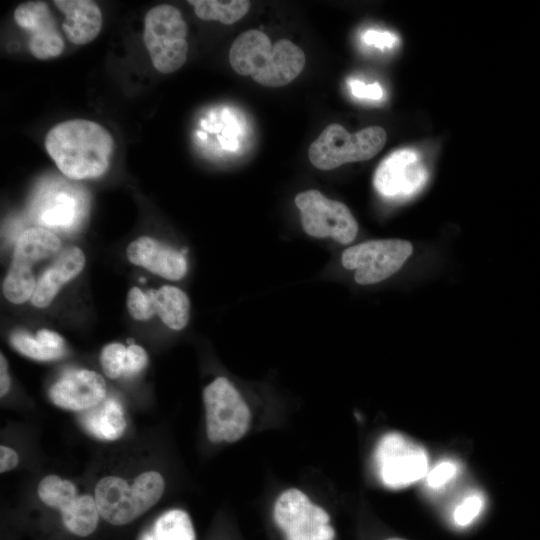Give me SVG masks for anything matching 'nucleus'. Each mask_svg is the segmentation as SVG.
<instances>
[{
    "mask_svg": "<svg viewBox=\"0 0 540 540\" xmlns=\"http://www.w3.org/2000/svg\"><path fill=\"white\" fill-rule=\"evenodd\" d=\"M45 147L65 176L81 180L99 177L107 171L114 140L102 125L73 119L55 125L45 137Z\"/></svg>",
    "mask_w": 540,
    "mask_h": 540,
    "instance_id": "f257e3e1",
    "label": "nucleus"
},
{
    "mask_svg": "<svg viewBox=\"0 0 540 540\" xmlns=\"http://www.w3.org/2000/svg\"><path fill=\"white\" fill-rule=\"evenodd\" d=\"M229 62L240 75L251 76L266 87H280L289 84L302 72L305 54L287 39L272 44L264 32L250 29L232 43Z\"/></svg>",
    "mask_w": 540,
    "mask_h": 540,
    "instance_id": "f03ea898",
    "label": "nucleus"
},
{
    "mask_svg": "<svg viewBox=\"0 0 540 540\" xmlns=\"http://www.w3.org/2000/svg\"><path fill=\"white\" fill-rule=\"evenodd\" d=\"M164 479L156 471L143 472L132 485L117 476L101 478L94 499L101 518L112 525L128 524L148 511L164 492Z\"/></svg>",
    "mask_w": 540,
    "mask_h": 540,
    "instance_id": "7ed1b4c3",
    "label": "nucleus"
},
{
    "mask_svg": "<svg viewBox=\"0 0 540 540\" xmlns=\"http://www.w3.org/2000/svg\"><path fill=\"white\" fill-rule=\"evenodd\" d=\"M385 130L370 126L355 133L342 125L329 124L311 143L309 160L320 170H332L343 164L366 161L377 155L386 143Z\"/></svg>",
    "mask_w": 540,
    "mask_h": 540,
    "instance_id": "20e7f679",
    "label": "nucleus"
},
{
    "mask_svg": "<svg viewBox=\"0 0 540 540\" xmlns=\"http://www.w3.org/2000/svg\"><path fill=\"white\" fill-rule=\"evenodd\" d=\"M187 24L181 12L169 4L151 8L144 21V44L154 68L163 74L180 69L187 59Z\"/></svg>",
    "mask_w": 540,
    "mask_h": 540,
    "instance_id": "39448f33",
    "label": "nucleus"
},
{
    "mask_svg": "<svg viewBox=\"0 0 540 540\" xmlns=\"http://www.w3.org/2000/svg\"><path fill=\"white\" fill-rule=\"evenodd\" d=\"M206 433L212 443L240 440L251 424V411L239 391L225 377H217L203 390Z\"/></svg>",
    "mask_w": 540,
    "mask_h": 540,
    "instance_id": "423d86ee",
    "label": "nucleus"
},
{
    "mask_svg": "<svg viewBox=\"0 0 540 540\" xmlns=\"http://www.w3.org/2000/svg\"><path fill=\"white\" fill-rule=\"evenodd\" d=\"M374 465L384 486L399 489L427 475L428 455L422 446L403 434L388 432L376 444Z\"/></svg>",
    "mask_w": 540,
    "mask_h": 540,
    "instance_id": "0eeeda50",
    "label": "nucleus"
},
{
    "mask_svg": "<svg viewBox=\"0 0 540 540\" xmlns=\"http://www.w3.org/2000/svg\"><path fill=\"white\" fill-rule=\"evenodd\" d=\"M273 520L285 540H334L328 512L298 488L284 490L273 505Z\"/></svg>",
    "mask_w": 540,
    "mask_h": 540,
    "instance_id": "6e6552de",
    "label": "nucleus"
},
{
    "mask_svg": "<svg viewBox=\"0 0 540 540\" xmlns=\"http://www.w3.org/2000/svg\"><path fill=\"white\" fill-rule=\"evenodd\" d=\"M413 252L412 244L402 239H379L345 249L342 265L355 270L354 279L360 285L379 283L401 269Z\"/></svg>",
    "mask_w": 540,
    "mask_h": 540,
    "instance_id": "1a4fd4ad",
    "label": "nucleus"
},
{
    "mask_svg": "<svg viewBox=\"0 0 540 540\" xmlns=\"http://www.w3.org/2000/svg\"><path fill=\"white\" fill-rule=\"evenodd\" d=\"M300 210L303 230L315 238L331 237L341 244L351 243L358 232V224L349 208L342 202L309 189L295 196Z\"/></svg>",
    "mask_w": 540,
    "mask_h": 540,
    "instance_id": "9d476101",
    "label": "nucleus"
},
{
    "mask_svg": "<svg viewBox=\"0 0 540 540\" xmlns=\"http://www.w3.org/2000/svg\"><path fill=\"white\" fill-rule=\"evenodd\" d=\"M37 492L45 505L59 510L71 533L86 537L95 531L100 516L95 499L88 494L78 496L71 481L49 475L40 481Z\"/></svg>",
    "mask_w": 540,
    "mask_h": 540,
    "instance_id": "9b49d317",
    "label": "nucleus"
},
{
    "mask_svg": "<svg viewBox=\"0 0 540 540\" xmlns=\"http://www.w3.org/2000/svg\"><path fill=\"white\" fill-rule=\"evenodd\" d=\"M428 171L420 154L403 148L388 155L374 174V186L384 198L403 200L417 194L426 184Z\"/></svg>",
    "mask_w": 540,
    "mask_h": 540,
    "instance_id": "f8f14e48",
    "label": "nucleus"
},
{
    "mask_svg": "<svg viewBox=\"0 0 540 540\" xmlns=\"http://www.w3.org/2000/svg\"><path fill=\"white\" fill-rule=\"evenodd\" d=\"M14 20L30 33L28 47L35 58L47 60L63 52L64 41L47 3L28 1L20 4L14 11Z\"/></svg>",
    "mask_w": 540,
    "mask_h": 540,
    "instance_id": "ddd939ff",
    "label": "nucleus"
},
{
    "mask_svg": "<svg viewBox=\"0 0 540 540\" xmlns=\"http://www.w3.org/2000/svg\"><path fill=\"white\" fill-rule=\"evenodd\" d=\"M51 401L64 409L84 411L106 398V384L95 371L81 369L66 373L49 391Z\"/></svg>",
    "mask_w": 540,
    "mask_h": 540,
    "instance_id": "4468645a",
    "label": "nucleus"
},
{
    "mask_svg": "<svg viewBox=\"0 0 540 540\" xmlns=\"http://www.w3.org/2000/svg\"><path fill=\"white\" fill-rule=\"evenodd\" d=\"M126 253L131 263L169 280H179L187 271V263L182 252L151 237L137 238L128 245Z\"/></svg>",
    "mask_w": 540,
    "mask_h": 540,
    "instance_id": "2eb2a0df",
    "label": "nucleus"
},
{
    "mask_svg": "<svg viewBox=\"0 0 540 540\" xmlns=\"http://www.w3.org/2000/svg\"><path fill=\"white\" fill-rule=\"evenodd\" d=\"M85 256L78 247L63 250L54 263L37 280L31 302L39 308L47 307L60 288L75 278L84 268Z\"/></svg>",
    "mask_w": 540,
    "mask_h": 540,
    "instance_id": "dca6fc26",
    "label": "nucleus"
},
{
    "mask_svg": "<svg viewBox=\"0 0 540 540\" xmlns=\"http://www.w3.org/2000/svg\"><path fill=\"white\" fill-rule=\"evenodd\" d=\"M53 3L65 15L62 30L71 43L87 44L98 36L102 14L94 1L55 0Z\"/></svg>",
    "mask_w": 540,
    "mask_h": 540,
    "instance_id": "f3484780",
    "label": "nucleus"
},
{
    "mask_svg": "<svg viewBox=\"0 0 540 540\" xmlns=\"http://www.w3.org/2000/svg\"><path fill=\"white\" fill-rule=\"evenodd\" d=\"M79 421L84 429L100 440H116L126 429V419L120 402L105 398L98 405L81 411Z\"/></svg>",
    "mask_w": 540,
    "mask_h": 540,
    "instance_id": "a211bd4d",
    "label": "nucleus"
},
{
    "mask_svg": "<svg viewBox=\"0 0 540 540\" xmlns=\"http://www.w3.org/2000/svg\"><path fill=\"white\" fill-rule=\"evenodd\" d=\"M154 314L174 330L183 329L189 320L190 303L187 295L175 286L165 285L146 291Z\"/></svg>",
    "mask_w": 540,
    "mask_h": 540,
    "instance_id": "6ab92c4d",
    "label": "nucleus"
},
{
    "mask_svg": "<svg viewBox=\"0 0 540 540\" xmlns=\"http://www.w3.org/2000/svg\"><path fill=\"white\" fill-rule=\"evenodd\" d=\"M60 246V239L51 231L40 227L27 229L17 239L12 263L31 268L56 253Z\"/></svg>",
    "mask_w": 540,
    "mask_h": 540,
    "instance_id": "aec40b11",
    "label": "nucleus"
},
{
    "mask_svg": "<svg viewBox=\"0 0 540 540\" xmlns=\"http://www.w3.org/2000/svg\"><path fill=\"white\" fill-rule=\"evenodd\" d=\"M196 15L206 21L217 20L225 25H231L241 19L250 9L247 0H189Z\"/></svg>",
    "mask_w": 540,
    "mask_h": 540,
    "instance_id": "412c9836",
    "label": "nucleus"
},
{
    "mask_svg": "<svg viewBox=\"0 0 540 540\" xmlns=\"http://www.w3.org/2000/svg\"><path fill=\"white\" fill-rule=\"evenodd\" d=\"M152 532L156 540H196L192 521L181 509H171L161 514Z\"/></svg>",
    "mask_w": 540,
    "mask_h": 540,
    "instance_id": "4be33fe9",
    "label": "nucleus"
},
{
    "mask_svg": "<svg viewBox=\"0 0 540 540\" xmlns=\"http://www.w3.org/2000/svg\"><path fill=\"white\" fill-rule=\"evenodd\" d=\"M36 283L31 268L12 263L3 282L4 296L14 304H22L32 298Z\"/></svg>",
    "mask_w": 540,
    "mask_h": 540,
    "instance_id": "5701e85b",
    "label": "nucleus"
},
{
    "mask_svg": "<svg viewBox=\"0 0 540 540\" xmlns=\"http://www.w3.org/2000/svg\"><path fill=\"white\" fill-rule=\"evenodd\" d=\"M77 218V202L66 193L55 195L41 214V221L50 227L68 228Z\"/></svg>",
    "mask_w": 540,
    "mask_h": 540,
    "instance_id": "b1692460",
    "label": "nucleus"
},
{
    "mask_svg": "<svg viewBox=\"0 0 540 540\" xmlns=\"http://www.w3.org/2000/svg\"><path fill=\"white\" fill-rule=\"evenodd\" d=\"M11 345L21 354L39 361H50L61 358L65 350H53L42 344L37 338L18 331L10 336Z\"/></svg>",
    "mask_w": 540,
    "mask_h": 540,
    "instance_id": "393cba45",
    "label": "nucleus"
},
{
    "mask_svg": "<svg viewBox=\"0 0 540 540\" xmlns=\"http://www.w3.org/2000/svg\"><path fill=\"white\" fill-rule=\"evenodd\" d=\"M127 348L121 343L106 345L100 354V363L104 373L116 379L125 373Z\"/></svg>",
    "mask_w": 540,
    "mask_h": 540,
    "instance_id": "a878e982",
    "label": "nucleus"
},
{
    "mask_svg": "<svg viewBox=\"0 0 540 540\" xmlns=\"http://www.w3.org/2000/svg\"><path fill=\"white\" fill-rule=\"evenodd\" d=\"M127 307L131 317L135 320H148L154 315L149 296L138 287H132L129 290Z\"/></svg>",
    "mask_w": 540,
    "mask_h": 540,
    "instance_id": "bb28decb",
    "label": "nucleus"
},
{
    "mask_svg": "<svg viewBox=\"0 0 540 540\" xmlns=\"http://www.w3.org/2000/svg\"><path fill=\"white\" fill-rule=\"evenodd\" d=\"M484 504L481 494H470L454 510V520L459 526L470 524L480 513Z\"/></svg>",
    "mask_w": 540,
    "mask_h": 540,
    "instance_id": "cd10ccee",
    "label": "nucleus"
},
{
    "mask_svg": "<svg viewBox=\"0 0 540 540\" xmlns=\"http://www.w3.org/2000/svg\"><path fill=\"white\" fill-rule=\"evenodd\" d=\"M457 471L455 462L443 460L437 463L426 475V481L429 487L439 489L444 487L453 479Z\"/></svg>",
    "mask_w": 540,
    "mask_h": 540,
    "instance_id": "c85d7f7f",
    "label": "nucleus"
},
{
    "mask_svg": "<svg viewBox=\"0 0 540 540\" xmlns=\"http://www.w3.org/2000/svg\"><path fill=\"white\" fill-rule=\"evenodd\" d=\"M348 87L351 93L359 99L375 101L381 100L384 96V91L378 83L365 84L358 79H350L348 80Z\"/></svg>",
    "mask_w": 540,
    "mask_h": 540,
    "instance_id": "c756f323",
    "label": "nucleus"
},
{
    "mask_svg": "<svg viewBox=\"0 0 540 540\" xmlns=\"http://www.w3.org/2000/svg\"><path fill=\"white\" fill-rule=\"evenodd\" d=\"M148 357L145 350L136 344H130L127 348L125 376L139 373L145 368Z\"/></svg>",
    "mask_w": 540,
    "mask_h": 540,
    "instance_id": "7c9ffc66",
    "label": "nucleus"
},
{
    "mask_svg": "<svg viewBox=\"0 0 540 540\" xmlns=\"http://www.w3.org/2000/svg\"><path fill=\"white\" fill-rule=\"evenodd\" d=\"M362 40L366 45L374 46L378 49L391 48L398 42L396 35L387 31L369 29L362 35Z\"/></svg>",
    "mask_w": 540,
    "mask_h": 540,
    "instance_id": "2f4dec72",
    "label": "nucleus"
},
{
    "mask_svg": "<svg viewBox=\"0 0 540 540\" xmlns=\"http://www.w3.org/2000/svg\"><path fill=\"white\" fill-rule=\"evenodd\" d=\"M36 338L46 347L53 350H65L64 339L56 332L49 329H40L36 333Z\"/></svg>",
    "mask_w": 540,
    "mask_h": 540,
    "instance_id": "473e14b6",
    "label": "nucleus"
},
{
    "mask_svg": "<svg viewBox=\"0 0 540 540\" xmlns=\"http://www.w3.org/2000/svg\"><path fill=\"white\" fill-rule=\"evenodd\" d=\"M19 458L17 453L6 446L0 447V472H6L15 468L18 464Z\"/></svg>",
    "mask_w": 540,
    "mask_h": 540,
    "instance_id": "72a5a7b5",
    "label": "nucleus"
},
{
    "mask_svg": "<svg viewBox=\"0 0 540 540\" xmlns=\"http://www.w3.org/2000/svg\"><path fill=\"white\" fill-rule=\"evenodd\" d=\"M11 381L8 374L7 360L3 354L0 357V395L3 397L10 389Z\"/></svg>",
    "mask_w": 540,
    "mask_h": 540,
    "instance_id": "f704fd0d",
    "label": "nucleus"
},
{
    "mask_svg": "<svg viewBox=\"0 0 540 540\" xmlns=\"http://www.w3.org/2000/svg\"><path fill=\"white\" fill-rule=\"evenodd\" d=\"M140 540H156L152 531L144 533Z\"/></svg>",
    "mask_w": 540,
    "mask_h": 540,
    "instance_id": "c9c22d12",
    "label": "nucleus"
},
{
    "mask_svg": "<svg viewBox=\"0 0 540 540\" xmlns=\"http://www.w3.org/2000/svg\"><path fill=\"white\" fill-rule=\"evenodd\" d=\"M386 540H405V539L393 537V538H388V539H386Z\"/></svg>",
    "mask_w": 540,
    "mask_h": 540,
    "instance_id": "e433bc0d",
    "label": "nucleus"
}]
</instances>
